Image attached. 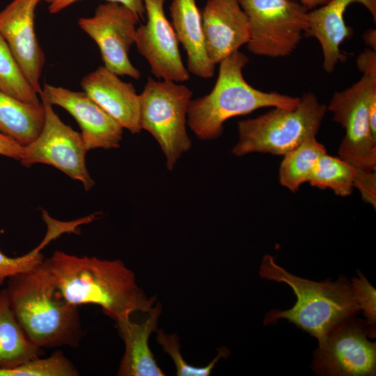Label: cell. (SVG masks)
Instances as JSON below:
<instances>
[{"mask_svg": "<svg viewBox=\"0 0 376 376\" xmlns=\"http://www.w3.org/2000/svg\"><path fill=\"white\" fill-rule=\"evenodd\" d=\"M45 260L56 296L72 306L96 304L116 321L134 312L148 313L155 301V297H146L134 272L121 260L78 256L58 250Z\"/></svg>", "mask_w": 376, "mask_h": 376, "instance_id": "obj_1", "label": "cell"}, {"mask_svg": "<svg viewBox=\"0 0 376 376\" xmlns=\"http://www.w3.org/2000/svg\"><path fill=\"white\" fill-rule=\"evenodd\" d=\"M6 283L11 308L32 343L41 349L79 345L84 330L77 307L56 296L45 260Z\"/></svg>", "mask_w": 376, "mask_h": 376, "instance_id": "obj_2", "label": "cell"}, {"mask_svg": "<svg viewBox=\"0 0 376 376\" xmlns=\"http://www.w3.org/2000/svg\"><path fill=\"white\" fill-rule=\"evenodd\" d=\"M260 276L288 285L297 297L292 308L267 313L263 324H276L285 319L321 343L327 334L343 320L359 314L351 281L345 276L331 281H314L294 275L280 265L274 258L265 254L259 267Z\"/></svg>", "mask_w": 376, "mask_h": 376, "instance_id": "obj_3", "label": "cell"}, {"mask_svg": "<svg viewBox=\"0 0 376 376\" xmlns=\"http://www.w3.org/2000/svg\"><path fill=\"white\" fill-rule=\"evenodd\" d=\"M248 56L237 51L219 63L217 79L207 95L190 101L187 125L201 140H213L223 133L228 119L265 107L292 109L300 97L255 88L245 80L242 70Z\"/></svg>", "mask_w": 376, "mask_h": 376, "instance_id": "obj_4", "label": "cell"}, {"mask_svg": "<svg viewBox=\"0 0 376 376\" xmlns=\"http://www.w3.org/2000/svg\"><path fill=\"white\" fill-rule=\"evenodd\" d=\"M327 111L313 93H306L297 107H274L256 118L237 123L238 141L232 153L284 155L306 140L315 137Z\"/></svg>", "mask_w": 376, "mask_h": 376, "instance_id": "obj_5", "label": "cell"}, {"mask_svg": "<svg viewBox=\"0 0 376 376\" xmlns=\"http://www.w3.org/2000/svg\"><path fill=\"white\" fill-rule=\"evenodd\" d=\"M361 79L335 92L327 110L345 131L338 148L339 157L356 168L376 171V138L371 132L369 108L376 99V53L366 49L357 59Z\"/></svg>", "mask_w": 376, "mask_h": 376, "instance_id": "obj_6", "label": "cell"}, {"mask_svg": "<svg viewBox=\"0 0 376 376\" xmlns=\"http://www.w3.org/2000/svg\"><path fill=\"white\" fill-rule=\"evenodd\" d=\"M192 91L186 86L149 77L140 96L141 130L157 141L172 171L191 146L187 132V111Z\"/></svg>", "mask_w": 376, "mask_h": 376, "instance_id": "obj_7", "label": "cell"}, {"mask_svg": "<svg viewBox=\"0 0 376 376\" xmlns=\"http://www.w3.org/2000/svg\"><path fill=\"white\" fill-rule=\"evenodd\" d=\"M249 24L247 49L269 58L285 57L297 47L308 27L309 10L295 0H239Z\"/></svg>", "mask_w": 376, "mask_h": 376, "instance_id": "obj_8", "label": "cell"}, {"mask_svg": "<svg viewBox=\"0 0 376 376\" xmlns=\"http://www.w3.org/2000/svg\"><path fill=\"white\" fill-rule=\"evenodd\" d=\"M366 320L350 317L336 325L318 343L311 368L322 376H375L376 343Z\"/></svg>", "mask_w": 376, "mask_h": 376, "instance_id": "obj_9", "label": "cell"}, {"mask_svg": "<svg viewBox=\"0 0 376 376\" xmlns=\"http://www.w3.org/2000/svg\"><path fill=\"white\" fill-rule=\"evenodd\" d=\"M40 97L45 113L43 127L32 142L24 146L19 162L26 167L35 164L52 166L70 178L80 181L86 191L90 190L95 182L86 167L88 150L81 134L65 124L53 106Z\"/></svg>", "mask_w": 376, "mask_h": 376, "instance_id": "obj_10", "label": "cell"}, {"mask_svg": "<svg viewBox=\"0 0 376 376\" xmlns=\"http://www.w3.org/2000/svg\"><path fill=\"white\" fill-rule=\"evenodd\" d=\"M139 19L127 7L107 2L98 6L93 16L79 18L78 24L98 46L107 69L118 76L138 79L141 73L130 61L129 52L134 44Z\"/></svg>", "mask_w": 376, "mask_h": 376, "instance_id": "obj_11", "label": "cell"}, {"mask_svg": "<svg viewBox=\"0 0 376 376\" xmlns=\"http://www.w3.org/2000/svg\"><path fill=\"white\" fill-rule=\"evenodd\" d=\"M166 0H143L147 19L136 28L134 44L158 79L175 82L190 79L179 50V42L164 10Z\"/></svg>", "mask_w": 376, "mask_h": 376, "instance_id": "obj_12", "label": "cell"}, {"mask_svg": "<svg viewBox=\"0 0 376 376\" xmlns=\"http://www.w3.org/2000/svg\"><path fill=\"white\" fill-rule=\"evenodd\" d=\"M41 0H13L0 11V35L35 91L42 92L40 80L45 63L37 38L35 10Z\"/></svg>", "mask_w": 376, "mask_h": 376, "instance_id": "obj_13", "label": "cell"}, {"mask_svg": "<svg viewBox=\"0 0 376 376\" xmlns=\"http://www.w3.org/2000/svg\"><path fill=\"white\" fill-rule=\"evenodd\" d=\"M66 110L77 122L87 150L120 147L123 128L84 91L45 84L39 95Z\"/></svg>", "mask_w": 376, "mask_h": 376, "instance_id": "obj_14", "label": "cell"}, {"mask_svg": "<svg viewBox=\"0 0 376 376\" xmlns=\"http://www.w3.org/2000/svg\"><path fill=\"white\" fill-rule=\"evenodd\" d=\"M201 13L205 50L213 64L249 42V21L239 0H207Z\"/></svg>", "mask_w": 376, "mask_h": 376, "instance_id": "obj_15", "label": "cell"}, {"mask_svg": "<svg viewBox=\"0 0 376 376\" xmlns=\"http://www.w3.org/2000/svg\"><path fill=\"white\" fill-rule=\"evenodd\" d=\"M83 91L123 129L132 134L141 131L140 96L132 83L100 66L84 76L80 82Z\"/></svg>", "mask_w": 376, "mask_h": 376, "instance_id": "obj_16", "label": "cell"}, {"mask_svg": "<svg viewBox=\"0 0 376 376\" xmlns=\"http://www.w3.org/2000/svg\"><path fill=\"white\" fill-rule=\"evenodd\" d=\"M354 3L362 4L375 22L376 0H330L308 11L304 36L318 40L322 52V68L327 72H333L339 62L347 58L340 47L352 36V30L347 26L344 14L347 7Z\"/></svg>", "mask_w": 376, "mask_h": 376, "instance_id": "obj_17", "label": "cell"}, {"mask_svg": "<svg viewBox=\"0 0 376 376\" xmlns=\"http://www.w3.org/2000/svg\"><path fill=\"white\" fill-rule=\"evenodd\" d=\"M162 307L157 304L148 311V318L141 323L131 321L125 316L115 321L119 334L125 343L118 375L164 376L149 347V337L156 331Z\"/></svg>", "mask_w": 376, "mask_h": 376, "instance_id": "obj_18", "label": "cell"}, {"mask_svg": "<svg viewBox=\"0 0 376 376\" xmlns=\"http://www.w3.org/2000/svg\"><path fill=\"white\" fill-rule=\"evenodd\" d=\"M169 10L178 40L186 52L189 72L201 78H211L215 65L205 50L201 13L196 0H173Z\"/></svg>", "mask_w": 376, "mask_h": 376, "instance_id": "obj_19", "label": "cell"}, {"mask_svg": "<svg viewBox=\"0 0 376 376\" xmlns=\"http://www.w3.org/2000/svg\"><path fill=\"white\" fill-rule=\"evenodd\" d=\"M42 102L32 104L0 91V132L23 146L40 134L45 121Z\"/></svg>", "mask_w": 376, "mask_h": 376, "instance_id": "obj_20", "label": "cell"}, {"mask_svg": "<svg viewBox=\"0 0 376 376\" xmlns=\"http://www.w3.org/2000/svg\"><path fill=\"white\" fill-rule=\"evenodd\" d=\"M42 353V349L29 340L19 325L6 288L0 289V369L13 368Z\"/></svg>", "mask_w": 376, "mask_h": 376, "instance_id": "obj_21", "label": "cell"}, {"mask_svg": "<svg viewBox=\"0 0 376 376\" xmlns=\"http://www.w3.org/2000/svg\"><path fill=\"white\" fill-rule=\"evenodd\" d=\"M327 153L324 145L311 138L283 155L279 171L281 185L292 192L308 182L319 159Z\"/></svg>", "mask_w": 376, "mask_h": 376, "instance_id": "obj_22", "label": "cell"}, {"mask_svg": "<svg viewBox=\"0 0 376 376\" xmlns=\"http://www.w3.org/2000/svg\"><path fill=\"white\" fill-rule=\"evenodd\" d=\"M355 167L340 157L323 155L318 161L310 176L311 186L330 189L339 196L352 193Z\"/></svg>", "mask_w": 376, "mask_h": 376, "instance_id": "obj_23", "label": "cell"}, {"mask_svg": "<svg viewBox=\"0 0 376 376\" xmlns=\"http://www.w3.org/2000/svg\"><path fill=\"white\" fill-rule=\"evenodd\" d=\"M0 91L26 102L41 103L38 94L26 79L7 43L1 35Z\"/></svg>", "mask_w": 376, "mask_h": 376, "instance_id": "obj_24", "label": "cell"}, {"mask_svg": "<svg viewBox=\"0 0 376 376\" xmlns=\"http://www.w3.org/2000/svg\"><path fill=\"white\" fill-rule=\"evenodd\" d=\"M75 365L61 352L47 358L36 357L8 369H0V376H77Z\"/></svg>", "mask_w": 376, "mask_h": 376, "instance_id": "obj_25", "label": "cell"}, {"mask_svg": "<svg viewBox=\"0 0 376 376\" xmlns=\"http://www.w3.org/2000/svg\"><path fill=\"white\" fill-rule=\"evenodd\" d=\"M48 231L45 239L36 249L19 257H10L0 251V289L7 279L17 274L27 271L44 261L42 249L51 240L65 233L63 226L53 220L47 221Z\"/></svg>", "mask_w": 376, "mask_h": 376, "instance_id": "obj_26", "label": "cell"}, {"mask_svg": "<svg viewBox=\"0 0 376 376\" xmlns=\"http://www.w3.org/2000/svg\"><path fill=\"white\" fill-rule=\"evenodd\" d=\"M157 342L162 346L173 359L178 376H209L220 359L228 357L230 351L221 347L214 359L205 366H194L188 363L182 357L180 351L179 338L176 334H168L163 330H157Z\"/></svg>", "mask_w": 376, "mask_h": 376, "instance_id": "obj_27", "label": "cell"}, {"mask_svg": "<svg viewBox=\"0 0 376 376\" xmlns=\"http://www.w3.org/2000/svg\"><path fill=\"white\" fill-rule=\"evenodd\" d=\"M357 272L358 277L350 281L353 295L366 322L376 331V290L361 271L358 269Z\"/></svg>", "mask_w": 376, "mask_h": 376, "instance_id": "obj_28", "label": "cell"}, {"mask_svg": "<svg viewBox=\"0 0 376 376\" xmlns=\"http://www.w3.org/2000/svg\"><path fill=\"white\" fill-rule=\"evenodd\" d=\"M353 186L359 191L362 200L375 209L376 171H368L355 167Z\"/></svg>", "mask_w": 376, "mask_h": 376, "instance_id": "obj_29", "label": "cell"}, {"mask_svg": "<svg viewBox=\"0 0 376 376\" xmlns=\"http://www.w3.org/2000/svg\"><path fill=\"white\" fill-rule=\"evenodd\" d=\"M80 0H54L49 6V12L55 14L64 10L69 6ZM108 2L118 3L123 5L136 13L143 19L145 15V8L143 0H106Z\"/></svg>", "mask_w": 376, "mask_h": 376, "instance_id": "obj_30", "label": "cell"}, {"mask_svg": "<svg viewBox=\"0 0 376 376\" xmlns=\"http://www.w3.org/2000/svg\"><path fill=\"white\" fill-rule=\"evenodd\" d=\"M24 146L13 138L0 132V155L20 160L22 157Z\"/></svg>", "mask_w": 376, "mask_h": 376, "instance_id": "obj_31", "label": "cell"}, {"mask_svg": "<svg viewBox=\"0 0 376 376\" xmlns=\"http://www.w3.org/2000/svg\"><path fill=\"white\" fill-rule=\"evenodd\" d=\"M363 39L364 42L368 47L373 50L376 51V31L375 29L367 30L363 36Z\"/></svg>", "mask_w": 376, "mask_h": 376, "instance_id": "obj_32", "label": "cell"}, {"mask_svg": "<svg viewBox=\"0 0 376 376\" xmlns=\"http://www.w3.org/2000/svg\"><path fill=\"white\" fill-rule=\"evenodd\" d=\"M302 6L306 7L308 10H313L318 7H320L330 0H295Z\"/></svg>", "mask_w": 376, "mask_h": 376, "instance_id": "obj_33", "label": "cell"}, {"mask_svg": "<svg viewBox=\"0 0 376 376\" xmlns=\"http://www.w3.org/2000/svg\"><path fill=\"white\" fill-rule=\"evenodd\" d=\"M43 1H45L47 3H51L54 0H43Z\"/></svg>", "mask_w": 376, "mask_h": 376, "instance_id": "obj_34", "label": "cell"}]
</instances>
